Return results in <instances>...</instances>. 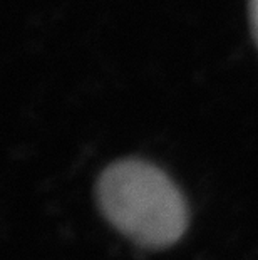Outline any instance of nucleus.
<instances>
[{"instance_id":"nucleus-1","label":"nucleus","mask_w":258,"mask_h":260,"mask_svg":"<svg viewBox=\"0 0 258 260\" xmlns=\"http://www.w3.org/2000/svg\"><path fill=\"white\" fill-rule=\"evenodd\" d=\"M97 197L109 222L139 245H171L186 229L183 197L173 181L150 163H114L102 173Z\"/></svg>"},{"instance_id":"nucleus-2","label":"nucleus","mask_w":258,"mask_h":260,"mask_svg":"<svg viewBox=\"0 0 258 260\" xmlns=\"http://www.w3.org/2000/svg\"><path fill=\"white\" fill-rule=\"evenodd\" d=\"M248 9H250L251 30H253V37L258 46V0H248Z\"/></svg>"}]
</instances>
